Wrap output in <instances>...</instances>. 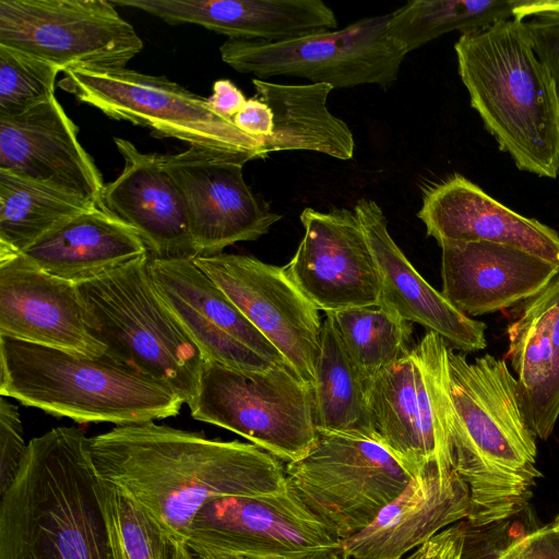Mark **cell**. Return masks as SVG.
Returning a JSON list of instances; mask_svg holds the SVG:
<instances>
[{
    "label": "cell",
    "mask_w": 559,
    "mask_h": 559,
    "mask_svg": "<svg viewBox=\"0 0 559 559\" xmlns=\"http://www.w3.org/2000/svg\"><path fill=\"white\" fill-rule=\"evenodd\" d=\"M285 473L287 488L341 542L369 526L415 476L374 437L326 430Z\"/></svg>",
    "instance_id": "8"
},
{
    "label": "cell",
    "mask_w": 559,
    "mask_h": 559,
    "mask_svg": "<svg viewBox=\"0 0 559 559\" xmlns=\"http://www.w3.org/2000/svg\"><path fill=\"white\" fill-rule=\"evenodd\" d=\"M496 559H559V530L554 524L526 533Z\"/></svg>",
    "instance_id": "37"
},
{
    "label": "cell",
    "mask_w": 559,
    "mask_h": 559,
    "mask_svg": "<svg viewBox=\"0 0 559 559\" xmlns=\"http://www.w3.org/2000/svg\"><path fill=\"white\" fill-rule=\"evenodd\" d=\"M555 525H556V526L558 527V530H559V519H557V520H556Z\"/></svg>",
    "instance_id": "43"
},
{
    "label": "cell",
    "mask_w": 559,
    "mask_h": 559,
    "mask_svg": "<svg viewBox=\"0 0 559 559\" xmlns=\"http://www.w3.org/2000/svg\"><path fill=\"white\" fill-rule=\"evenodd\" d=\"M21 254L47 273L80 284L148 255V251L132 227L94 205Z\"/></svg>",
    "instance_id": "26"
},
{
    "label": "cell",
    "mask_w": 559,
    "mask_h": 559,
    "mask_svg": "<svg viewBox=\"0 0 559 559\" xmlns=\"http://www.w3.org/2000/svg\"><path fill=\"white\" fill-rule=\"evenodd\" d=\"M102 501L122 559H175L177 546L141 506L103 480Z\"/></svg>",
    "instance_id": "32"
},
{
    "label": "cell",
    "mask_w": 559,
    "mask_h": 559,
    "mask_svg": "<svg viewBox=\"0 0 559 559\" xmlns=\"http://www.w3.org/2000/svg\"><path fill=\"white\" fill-rule=\"evenodd\" d=\"M366 400L370 428L376 439L415 475L432 463L421 429L412 349L368 384Z\"/></svg>",
    "instance_id": "27"
},
{
    "label": "cell",
    "mask_w": 559,
    "mask_h": 559,
    "mask_svg": "<svg viewBox=\"0 0 559 559\" xmlns=\"http://www.w3.org/2000/svg\"><path fill=\"white\" fill-rule=\"evenodd\" d=\"M188 406L192 418L240 435L286 463L316 442L312 388L286 364L248 371L206 361Z\"/></svg>",
    "instance_id": "9"
},
{
    "label": "cell",
    "mask_w": 559,
    "mask_h": 559,
    "mask_svg": "<svg viewBox=\"0 0 559 559\" xmlns=\"http://www.w3.org/2000/svg\"><path fill=\"white\" fill-rule=\"evenodd\" d=\"M305 234L284 266L288 278L320 311L379 306L380 277L355 211L306 207Z\"/></svg>",
    "instance_id": "16"
},
{
    "label": "cell",
    "mask_w": 559,
    "mask_h": 559,
    "mask_svg": "<svg viewBox=\"0 0 559 559\" xmlns=\"http://www.w3.org/2000/svg\"><path fill=\"white\" fill-rule=\"evenodd\" d=\"M207 102L216 115L233 120L246 104L247 98L231 81L223 79L213 84V94Z\"/></svg>",
    "instance_id": "39"
},
{
    "label": "cell",
    "mask_w": 559,
    "mask_h": 559,
    "mask_svg": "<svg viewBox=\"0 0 559 559\" xmlns=\"http://www.w3.org/2000/svg\"><path fill=\"white\" fill-rule=\"evenodd\" d=\"M0 496V559H122L81 429L56 427L31 439Z\"/></svg>",
    "instance_id": "3"
},
{
    "label": "cell",
    "mask_w": 559,
    "mask_h": 559,
    "mask_svg": "<svg viewBox=\"0 0 559 559\" xmlns=\"http://www.w3.org/2000/svg\"><path fill=\"white\" fill-rule=\"evenodd\" d=\"M159 160L185 203L197 257L257 240L282 218L252 192L245 164L233 157L189 146Z\"/></svg>",
    "instance_id": "14"
},
{
    "label": "cell",
    "mask_w": 559,
    "mask_h": 559,
    "mask_svg": "<svg viewBox=\"0 0 559 559\" xmlns=\"http://www.w3.org/2000/svg\"><path fill=\"white\" fill-rule=\"evenodd\" d=\"M417 216L438 243H502L559 265L558 231L503 205L460 174L427 187Z\"/></svg>",
    "instance_id": "22"
},
{
    "label": "cell",
    "mask_w": 559,
    "mask_h": 559,
    "mask_svg": "<svg viewBox=\"0 0 559 559\" xmlns=\"http://www.w3.org/2000/svg\"><path fill=\"white\" fill-rule=\"evenodd\" d=\"M185 546L195 559L228 554L295 555L341 551L342 542L288 488L228 497L194 516Z\"/></svg>",
    "instance_id": "12"
},
{
    "label": "cell",
    "mask_w": 559,
    "mask_h": 559,
    "mask_svg": "<svg viewBox=\"0 0 559 559\" xmlns=\"http://www.w3.org/2000/svg\"><path fill=\"white\" fill-rule=\"evenodd\" d=\"M519 0H413L390 13L388 32L406 53L449 32L484 29L513 17Z\"/></svg>",
    "instance_id": "30"
},
{
    "label": "cell",
    "mask_w": 559,
    "mask_h": 559,
    "mask_svg": "<svg viewBox=\"0 0 559 559\" xmlns=\"http://www.w3.org/2000/svg\"><path fill=\"white\" fill-rule=\"evenodd\" d=\"M159 17L191 23L228 39L270 43L333 31L337 19L321 0H164Z\"/></svg>",
    "instance_id": "25"
},
{
    "label": "cell",
    "mask_w": 559,
    "mask_h": 559,
    "mask_svg": "<svg viewBox=\"0 0 559 559\" xmlns=\"http://www.w3.org/2000/svg\"><path fill=\"white\" fill-rule=\"evenodd\" d=\"M467 485L450 467L426 465L373 522L342 540L341 554L353 559H402L437 533L469 515Z\"/></svg>",
    "instance_id": "18"
},
{
    "label": "cell",
    "mask_w": 559,
    "mask_h": 559,
    "mask_svg": "<svg viewBox=\"0 0 559 559\" xmlns=\"http://www.w3.org/2000/svg\"><path fill=\"white\" fill-rule=\"evenodd\" d=\"M175 559H195L185 545L177 546Z\"/></svg>",
    "instance_id": "41"
},
{
    "label": "cell",
    "mask_w": 559,
    "mask_h": 559,
    "mask_svg": "<svg viewBox=\"0 0 559 559\" xmlns=\"http://www.w3.org/2000/svg\"><path fill=\"white\" fill-rule=\"evenodd\" d=\"M513 17L524 23L559 94V0H519Z\"/></svg>",
    "instance_id": "34"
},
{
    "label": "cell",
    "mask_w": 559,
    "mask_h": 559,
    "mask_svg": "<svg viewBox=\"0 0 559 559\" xmlns=\"http://www.w3.org/2000/svg\"><path fill=\"white\" fill-rule=\"evenodd\" d=\"M328 555L318 552H304L295 555H264V554H228L209 557L205 559H323Z\"/></svg>",
    "instance_id": "40"
},
{
    "label": "cell",
    "mask_w": 559,
    "mask_h": 559,
    "mask_svg": "<svg viewBox=\"0 0 559 559\" xmlns=\"http://www.w3.org/2000/svg\"><path fill=\"white\" fill-rule=\"evenodd\" d=\"M354 211L379 272V307L435 332L453 349L463 353L484 349L486 323L464 314L417 272L392 239L388 219L378 203L362 198Z\"/></svg>",
    "instance_id": "19"
},
{
    "label": "cell",
    "mask_w": 559,
    "mask_h": 559,
    "mask_svg": "<svg viewBox=\"0 0 559 559\" xmlns=\"http://www.w3.org/2000/svg\"><path fill=\"white\" fill-rule=\"evenodd\" d=\"M94 204L57 186L0 169V259L22 253Z\"/></svg>",
    "instance_id": "28"
},
{
    "label": "cell",
    "mask_w": 559,
    "mask_h": 559,
    "mask_svg": "<svg viewBox=\"0 0 559 559\" xmlns=\"http://www.w3.org/2000/svg\"><path fill=\"white\" fill-rule=\"evenodd\" d=\"M415 349L423 362L452 468L467 485L475 526L522 512L540 477L536 436L522 406L516 378L504 359L468 361L427 331Z\"/></svg>",
    "instance_id": "1"
},
{
    "label": "cell",
    "mask_w": 559,
    "mask_h": 559,
    "mask_svg": "<svg viewBox=\"0 0 559 559\" xmlns=\"http://www.w3.org/2000/svg\"><path fill=\"white\" fill-rule=\"evenodd\" d=\"M507 334L526 420L547 440L559 418V273L518 305Z\"/></svg>",
    "instance_id": "24"
},
{
    "label": "cell",
    "mask_w": 559,
    "mask_h": 559,
    "mask_svg": "<svg viewBox=\"0 0 559 559\" xmlns=\"http://www.w3.org/2000/svg\"><path fill=\"white\" fill-rule=\"evenodd\" d=\"M27 451L19 408L5 396L0 399V495L19 475Z\"/></svg>",
    "instance_id": "35"
},
{
    "label": "cell",
    "mask_w": 559,
    "mask_h": 559,
    "mask_svg": "<svg viewBox=\"0 0 559 559\" xmlns=\"http://www.w3.org/2000/svg\"><path fill=\"white\" fill-rule=\"evenodd\" d=\"M312 394L317 430L374 437L365 385L329 316L322 324Z\"/></svg>",
    "instance_id": "29"
},
{
    "label": "cell",
    "mask_w": 559,
    "mask_h": 559,
    "mask_svg": "<svg viewBox=\"0 0 559 559\" xmlns=\"http://www.w3.org/2000/svg\"><path fill=\"white\" fill-rule=\"evenodd\" d=\"M329 316L365 390L382 371L405 357L412 323L379 306L353 308Z\"/></svg>",
    "instance_id": "31"
},
{
    "label": "cell",
    "mask_w": 559,
    "mask_h": 559,
    "mask_svg": "<svg viewBox=\"0 0 559 559\" xmlns=\"http://www.w3.org/2000/svg\"><path fill=\"white\" fill-rule=\"evenodd\" d=\"M114 141L124 166L105 185L99 205L136 231L150 258L194 259L186 206L159 154L142 153L126 139Z\"/></svg>",
    "instance_id": "23"
},
{
    "label": "cell",
    "mask_w": 559,
    "mask_h": 559,
    "mask_svg": "<svg viewBox=\"0 0 559 559\" xmlns=\"http://www.w3.org/2000/svg\"><path fill=\"white\" fill-rule=\"evenodd\" d=\"M557 519H559V515H558V518H557Z\"/></svg>",
    "instance_id": "44"
},
{
    "label": "cell",
    "mask_w": 559,
    "mask_h": 559,
    "mask_svg": "<svg viewBox=\"0 0 559 559\" xmlns=\"http://www.w3.org/2000/svg\"><path fill=\"white\" fill-rule=\"evenodd\" d=\"M88 445L98 477L141 506L176 546L206 503L287 488L282 461L255 444L154 421L116 426Z\"/></svg>",
    "instance_id": "2"
},
{
    "label": "cell",
    "mask_w": 559,
    "mask_h": 559,
    "mask_svg": "<svg viewBox=\"0 0 559 559\" xmlns=\"http://www.w3.org/2000/svg\"><path fill=\"white\" fill-rule=\"evenodd\" d=\"M389 20L390 13L362 17L342 29L276 43L227 38L219 52L234 70L261 79L286 75L333 88H388L407 55L389 35Z\"/></svg>",
    "instance_id": "10"
},
{
    "label": "cell",
    "mask_w": 559,
    "mask_h": 559,
    "mask_svg": "<svg viewBox=\"0 0 559 559\" xmlns=\"http://www.w3.org/2000/svg\"><path fill=\"white\" fill-rule=\"evenodd\" d=\"M58 85L107 117L145 127L156 138L233 157L243 164L264 158L261 144L233 120L216 115L207 98L165 76L126 68L71 67Z\"/></svg>",
    "instance_id": "7"
},
{
    "label": "cell",
    "mask_w": 559,
    "mask_h": 559,
    "mask_svg": "<svg viewBox=\"0 0 559 559\" xmlns=\"http://www.w3.org/2000/svg\"><path fill=\"white\" fill-rule=\"evenodd\" d=\"M233 122L240 131L261 144L265 157L274 152V115L264 100L255 95L248 98L233 118Z\"/></svg>",
    "instance_id": "36"
},
{
    "label": "cell",
    "mask_w": 559,
    "mask_h": 559,
    "mask_svg": "<svg viewBox=\"0 0 559 559\" xmlns=\"http://www.w3.org/2000/svg\"><path fill=\"white\" fill-rule=\"evenodd\" d=\"M442 295L468 317L503 310L531 298L559 265L522 249L489 241H443Z\"/></svg>",
    "instance_id": "21"
},
{
    "label": "cell",
    "mask_w": 559,
    "mask_h": 559,
    "mask_svg": "<svg viewBox=\"0 0 559 559\" xmlns=\"http://www.w3.org/2000/svg\"><path fill=\"white\" fill-rule=\"evenodd\" d=\"M78 133L56 97L19 116L0 118V169L99 204L105 183Z\"/></svg>",
    "instance_id": "20"
},
{
    "label": "cell",
    "mask_w": 559,
    "mask_h": 559,
    "mask_svg": "<svg viewBox=\"0 0 559 559\" xmlns=\"http://www.w3.org/2000/svg\"><path fill=\"white\" fill-rule=\"evenodd\" d=\"M0 395L78 423L117 426L178 415L169 386L114 358H90L0 335Z\"/></svg>",
    "instance_id": "5"
},
{
    "label": "cell",
    "mask_w": 559,
    "mask_h": 559,
    "mask_svg": "<svg viewBox=\"0 0 559 559\" xmlns=\"http://www.w3.org/2000/svg\"><path fill=\"white\" fill-rule=\"evenodd\" d=\"M62 69L43 58L0 44V118L19 116L55 97Z\"/></svg>",
    "instance_id": "33"
},
{
    "label": "cell",
    "mask_w": 559,
    "mask_h": 559,
    "mask_svg": "<svg viewBox=\"0 0 559 559\" xmlns=\"http://www.w3.org/2000/svg\"><path fill=\"white\" fill-rule=\"evenodd\" d=\"M150 255L78 284L114 358L174 390L197 396L205 360L159 295Z\"/></svg>",
    "instance_id": "6"
},
{
    "label": "cell",
    "mask_w": 559,
    "mask_h": 559,
    "mask_svg": "<svg viewBox=\"0 0 559 559\" xmlns=\"http://www.w3.org/2000/svg\"><path fill=\"white\" fill-rule=\"evenodd\" d=\"M193 260L312 388L323 321L284 267L224 252Z\"/></svg>",
    "instance_id": "13"
},
{
    "label": "cell",
    "mask_w": 559,
    "mask_h": 559,
    "mask_svg": "<svg viewBox=\"0 0 559 559\" xmlns=\"http://www.w3.org/2000/svg\"><path fill=\"white\" fill-rule=\"evenodd\" d=\"M0 335L90 358L107 352L79 285L21 253L0 259Z\"/></svg>",
    "instance_id": "17"
},
{
    "label": "cell",
    "mask_w": 559,
    "mask_h": 559,
    "mask_svg": "<svg viewBox=\"0 0 559 559\" xmlns=\"http://www.w3.org/2000/svg\"><path fill=\"white\" fill-rule=\"evenodd\" d=\"M457 71L472 108L515 166L538 177L559 175V94L515 17L461 34Z\"/></svg>",
    "instance_id": "4"
},
{
    "label": "cell",
    "mask_w": 559,
    "mask_h": 559,
    "mask_svg": "<svg viewBox=\"0 0 559 559\" xmlns=\"http://www.w3.org/2000/svg\"><path fill=\"white\" fill-rule=\"evenodd\" d=\"M0 44L71 67L124 68L143 48L109 0H0Z\"/></svg>",
    "instance_id": "11"
},
{
    "label": "cell",
    "mask_w": 559,
    "mask_h": 559,
    "mask_svg": "<svg viewBox=\"0 0 559 559\" xmlns=\"http://www.w3.org/2000/svg\"><path fill=\"white\" fill-rule=\"evenodd\" d=\"M323 559H348L347 557L343 556L341 554V551H334V552H331L325 558Z\"/></svg>",
    "instance_id": "42"
},
{
    "label": "cell",
    "mask_w": 559,
    "mask_h": 559,
    "mask_svg": "<svg viewBox=\"0 0 559 559\" xmlns=\"http://www.w3.org/2000/svg\"><path fill=\"white\" fill-rule=\"evenodd\" d=\"M148 271L205 362L248 371L288 365L192 258H150Z\"/></svg>",
    "instance_id": "15"
},
{
    "label": "cell",
    "mask_w": 559,
    "mask_h": 559,
    "mask_svg": "<svg viewBox=\"0 0 559 559\" xmlns=\"http://www.w3.org/2000/svg\"><path fill=\"white\" fill-rule=\"evenodd\" d=\"M464 544L463 521L437 533L402 559H462Z\"/></svg>",
    "instance_id": "38"
}]
</instances>
